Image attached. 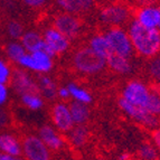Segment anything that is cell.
<instances>
[{
    "instance_id": "cell-1",
    "label": "cell",
    "mask_w": 160,
    "mask_h": 160,
    "mask_svg": "<svg viewBox=\"0 0 160 160\" xmlns=\"http://www.w3.org/2000/svg\"><path fill=\"white\" fill-rule=\"evenodd\" d=\"M128 34L133 46L134 54L144 59H151L160 55V32L148 29L132 19L128 25Z\"/></svg>"
},
{
    "instance_id": "cell-2",
    "label": "cell",
    "mask_w": 160,
    "mask_h": 160,
    "mask_svg": "<svg viewBox=\"0 0 160 160\" xmlns=\"http://www.w3.org/2000/svg\"><path fill=\"white\" fill-rule=\"evenodd\" d=\"M71 63L73 69L82 76H98L108 67L107 59L94 53L88 45L73 52Z\"/></svg>"
},
{
    "instance_id": "cell-3",
    "label": "cell",
    "mask_w": 160,
    "mask_h": 160,
    "mask_svg": "<svg viewBox=\"0 0 160 160\" xmlns=\"http://www.w3.org/2000/svg\"><path fill=\"white\" fill-rule=\"evenodd\" d=\"M98 18L105 27H124L133 19V10L121 0H113L100 8Z\"/></svg>"
},
{
    "instance_id": "cell-4",
    "label": "cell",
    "mask_w": 160,
    "mask_h": 160,
    "mask_svg": "<svg viewBox=\"0 0 160 160\" xmlns=\"http://www.w3.org/2000/svg\"><path fill=\"white\" fill-rule=\"evenodd\" d=\"M55 57L46 51H38L34 53H26L18 62V66L32 74H49L55 66Z\"/></svg>"
},
{
    "instance_id": "cell-5",
    "label": "cell",
    "mask_w": 160,
    "mask_h": 160,
    "mask_svg": "<svg viewBox=\"0 0 160 160\" xmlns=\"http://www.w3.org/2000/svg\"><path fill=\"white\" fill-rule=\"evenodd\" d=\"M110 46L111 54L133 58L134 49L128 30L123 27H109L103 32Z\"/></svg>"
},
{
    "instance_id": "cell-6",
    "label": "cell",
    "mask_w": 160,
    "mask_h": 160,
    "mask_svg": "<svg viewBox=\"0 0 160 160\" xmlns=\"http://www.w3.org/2000/svg\"><path fill=\"white\" fill-rule=\"evenodd\" d=\"M152 88L144 81L140 78H131L123 85L121 90V96L132 105L146 109Z\"/></svg>"
},
{
    "instance_id": "cell-7",
    "label": "cell",
    "mask_w": 160,
    "mask_h": 160,
    "mask_svg": "<svg viewBox=\"0 0 160 160\" xmlns=\"http://www.w3.org/2000/svg\"><path fill=\"white\" fill-rule=\"evenodd\" d=\"M118 105H119V109L123 112V114L127 115L129 119H131L132 121H134L143 128L153 130V129L160 127L159 118L150 114L143 108L132 105L129 102H127L126 100H123L122 98L118 100Z\"/></svg>"
},
{
    "instance_id": "cell-8",
    "label": "cell",
    "mask_w": 160,
    "mask_h": 160,
    "mask_svg": "<svg viewBox=\"0 0 160 160\" xmlns=\"http://www.w3.org/2000/svg\"><path fill=\"white\" fill-rule=\"evenodd\" d=\"M52 26L66 36L71 42L78 39L83 29L82 20L78 15L64 11H61L54 16Z\"/></svg>"
},
{
    "instance_id": "cell-9",
    "label": "cell",
    "mask_w": 160,
    "mask_h": 160,
    "mask_svg": "<svg viewBox=\"0 0 160 160\" xmlns=\"http://www.w3.org/2000/svg\"><path fill=\"white\" fill-rule=\"evenodd\" d=\"M42 35L45 42V51L51 54L52 56H62L71 49L72 42L59 30H57L55 27H46Z\"/></svg>"
},
{
    "instance_id": "cell-10",
    "label": "cell",
    "mask_w": 160,
    "mask_h": 160,
    "mask_svg": "<svg viewBox=\"0 0 160 160\" xmlns=\"http://www.w3.org/2000/svg\"><path fill=\"white\" fill-rule=\"evenodd\" d=\"M22 146L25 160H52V151L37 134H26L22 139Z\"/></svg>"
},
{
    "instance_id": "cell-11",
    "label": "cell",
    "mask_w": 160,
    "mask_h": 160,
    "mask_svg": "<svg viewBox=\"0 0 160 160\" xmlns=\"http://www.w3.org/2000/svg\"><path fill=\"white\" fill-rule=\"evenodd\" d=\"M49 118L52 126L55 127L63 134L68 133L75 126L68 103L64 101L53 103L49 110Z\"/></svg>"
},
{
    "instance_id": "cell-12",
    "label": "cell",
    "mask_w": 160,
    "mask_h": 160,
    "mask_svg": "<svg viewBox=\"0 0 160 160\" xmlns=\"http://www.w3.org/2000/svg\"><path fill=\"white\" fill-rule=\"evenodd\" d=\"M11 91L17 95H22L28 92L38 91L37 81L30 72L24 68H13L12 78L9 83Z\"/></svg>"
},
{
    "instance_id": "cell-13",
    "label": "cell",
    "mask_w": 160,
    "mask_h": 160,
    "mask_svg": "<svg viewBox=\"0 0 160 160\" xmlns=\"http://www.w3.org/2000/svg\"><path fill=\"white\" fill-rule=\"evenodd\" d=\"M133 19L144 28L157 29L160 20V6L156 3L139 6L133 10Z\"/></svg>"
},
{
    "instance_id": "cell-14",
    "label": "cell",
    "mask_w": 160,
    "mask_h": 160,
    "mask_svg": "<svg viewBox=\"0 0 160 160\" xmlns=\"http://www.w3.org/2000/svg\"><path fill=\"white\" fill-rule=\"evenodd\" d=\"M37 134L40 140L48 147L51 151H59L65 147L66 140H65L63 133L51 123H44L38 128Z\"/></svg>"
},
{
    "instance_id": "cell-15",
    "label": "cell",
    "mask_w": 160,
    "mask_h": 160,
    "mask_svg": "<svg viewBox=\"0 0 160 160\" xmlns=\"http://www.w3.org/2000/svg\"><path fill=\"white\" fill-rule=\"evenodd\" d=\"M0 152L15 158L22 157V139L12 131H0Z\"/></svg>"
},
{
    "instance_id": "cell-16",
    "label": "cell",
    "mask_w": 160,
    "mask_h": 160,
    "mask_svg": "<svg viewBox=\"0 0 160 160\" xmlns=\"http://www.w3.org/2000/svg\"><path fill=\"white\" fill-rule=\"evenodd\" d=\"M107 65L113 73L121 76H128L134 71V64L132 58L124 56H119L115 54H111L107 58Z\"/></svg>"
},
{
    "instance_id": "cell-17",
    "label": "cell",
    "mask_w": 160,
    "mask_h": 160,
    "mask_svg": "<svg viewBox=\"0 0 160 160\" xmlns=\"http://www.w3.org/2000/svg\"><path fill=\"white\" fill-rule=\"evenodd\" d=\"M36 81H37L38 92L42 94V96L46 101H55L57 99L58 85H57L56 81L54 80L51 75H38Z\"/></svg>"
},
{
    "instance_id": "cell-18",
    "label": "cell",
    "mask_w": 160,
    "mask_h": 160,
    "mask_svg": "<svg viewBox=\"0 0 160 160\" xmlns=\"http://www.w3.org/2000/svg\"><path fill=\"white\" fill-rule=\"evenodd\" d=\"M90 129L86 124L82 126H74V128L66 133V140L73 148L75 149H82L88 144L90 140Z\"/></svg>"
},
{
    "instance_id": "cell-19",
    "label": "cell",
    "mask_w": 160,
    "mask_h": 160,
    "mask_svg": "<svg viewBox=\"0 0 160 160\" xmlns=\"http://www.w3.org/2000/svg\"><path fill=\"white\" fill-rule=\"evenodd\" d=\"M95 0H75V1H66V0H56V5L64 12L80 15L90 11L93 8Z\"/></svg>"
},
{
    "instance_id": "cell-20",
    "label": "cell",
    "mask_w": 160,
    "mask_h": 160,
    "mask_svg": "<svg viewBox=\"0 0 160 160\" xmlns=\"http://www.w3.org/2000/svg\"><path fill=\"white\" fill-rule=\"evenodd\" d=\"M20 43L22 44L27 53L45 51V42L43 35L37 30H25L24 35L20 38Z\"/></svg>"
},
{
    "instance_id": "cell-21",
    "label": "cell",
    "mask_w": 160,
    "mask_h": 160,
    "mask_svg": "<svg viewBox=\"0 0 160 160\" xmlns=\"http://www.w3.org/2000/svg\"><path fill=\"white\" fill-rule=\"evenodd\" d=\"M19 101L26 110L30 112H39L45 108L46 100L38 91L28 92L19 96Z\"/></svg>"
},
{
    "instance_id": "cell-22",
    "label": "cell",
    "mask_w": 160,
    "mask_h": 160,
    "mask_svg": "<svg viewBox=\"0 0 160 160\" xmlns=\"http://www.w3.org/2000/svg\"><path fill=\"white\" fill-rule=\"evenodd\" d=\"M68 105H69L71 114H72L75 126L86 124V123L88 122V120L91 119L92 111H91V109H90V105H88V104L71 101L68 103Z\"/></svg>"
},
{
    "instance_id": "cell-23",
    "label": "cell",
    "mask_w": 160,
    "mask_h": 160,
    "mask_svg": "<svg viewBox=\"0 0 160 160\" xmlns=\"http://www.w3.org/2000/svg\"><path fill=\"white\" fill-rule=\"evenodd\" d=\"M88 46L94 53L105 59L111 55L110 46L103 32H95L92 35L88 40Z\"/></svg>"
},
{
    "instance_id": "cell-24",
    "label": "cell",
    "mask_w": 160,
    "mask_h": 160,
    "mask_svg": "<svg viewBox=\"0 0 160 160\" xmlns=\"http://www.w3.org/2000/svg\"><path fill=\"white\" fill-rule=\"evenodd\" d=\"M71 94V100L75 102H80V103L90 104L93 102V95L90 92L88 88L83 86L82 84H78L76 82H69L66 84Z\"/></svg>"
},
{
    "instance_id": "cell-25",
    "label": "cell",
    "mask_w": 160,
    "mask_h": 160,
    "mask_svg": "<svg viewBox=\"0 0 160 160\" xmlns=\"http://www.w3.org/2000/svg\"><path fill=\"white\" fill-rule=\"evenodd\" d=\"M3 52H5V56L7 61L16 65L18 64L20 58L27 53L22 44L20 43V40H9L5 45Z\"/></svg>"
},
{
    "instance_id": "cell-26",
    "label": "cell",
    "mask_w": 160,
    "mask_h": 160,
    "mask_svg": "<svg viewBox=\"0 0 160 160\" xmlns=\"http://www.w3.org/2000/svg\"><path fill=\"white\" fill-rule=\"evenodd\" d=\"M137 156L140 160H159L160 152L151 142H142L137 150Z\"/></svg>"
},
{
    "instance_id": "cell-27",
    "label": "cell",
    "mask_w": 160,
    "mask_h": 160,
    "mask_svg": "<svg viewBox=\"0 0 160 160\" xmlns=\"http://www.w3.org/2000/svg\"><path fill=\"white\" fill-rule=\"evenodd\" d=\"M6 32L11 40H20L24 35V25L18 20H10L6 25Z\"/></svg>"
},
{
    "instance_id": "cell-28",
    "label": "cell",
    "mask_w": 160,
    "mask_h": 160,
    "mask_svg": "<svg viewBox=\"0 0 160 160\" xmlns=\"http://www.w3.org/2000/svg\"><path fill=\"white\" fill-rule=\"evenodd\" d=\"M147 73L157 85H160V55L148 61Z\"/></svg>"
},
{
    "instance_id": "cell-29",
    "label": "cell",
    "mask_w": 160,
    "mask_h": 160,
    "mask_svg": "<svg viewBox=\"0 0 160 160\" xmlns=\"http://www.w3.org/2000/svg\"><path fill=\"white\" fill-rule=\"evenodd\" d=\"M146 110L150 114L160 118V94L157 91H155L153 88H152L149 101L146 105Z\"/></svg>"
},
{
    "instance_id": "cell-30",
    "label": "cell",
    "mask_w": 160,
    "mask_h": 160,
    "mask_svg": "<svg viewBox=\"0 0 160 160\" xmlns=\"http://www.w3.org/2000/svg\"><path fill=\"white\" fill-rule=\"evenodd\" d=\"M13 68L7 59L0 57V83L9 84L12 78Z\"/></svg>"
},
{
    "instance_id": "cell-31",
    "label": "cell",
    "mask_w": 160,
    "mask_h": 160,
    "mask_svg": "<svg viewBox=\"0 0 160 160\" xmlns=\"http://www.w3.org/2000/svg\"><path fill=\"white\" fill-rule=\"evenodd\" d=\"M11 88L9 84H3L0 83V108H5L7 103L10 100Z\"/></svg>"
},
{
    "instance_id": "cell-32",
    "label": "cell",
    "mask_w": 160,
    "mask_h": 160,
    "mask_svg": "<svg viewBox=\"0 0 160 160\" xmlns=\"http://www.w3.org/2000/svg\"><path fill=\"white\" fill-rule=\"evenodd\" d=\"M11 115L8 110L5 108H0V131L7 130L10 127Z\"/></svg>"
},
{
    "instance_id": "cell-33",
    "label": "cell",
    "mask_w": 160,
    "mask_h": 160,
    "mask_svg": "<svg viewBox=\"0 0 160 160\" xmlns=\"http://www.w3.org/2000/svg\"><path fill=\"white\" fill-rule=\"evenodd\" d=\"M22 3L32 9H40L45 7L48 0H22Z\"/></svg>"
},
{
    "instance_id": "cell-34",
    "label": "cell",
    "mask_w": 160,
    "mask_h": 160,
    "mask_svg": "<svg viewBox=\"0 0 160 160\" xmlns=\"http://www.w3.org/2000/svg\"><path fill=\"white\" fill-rule=\"evenodd\" d=\"M150 140L151 143L156 147V149L160 152V127L151 130V134H150Z\"/></svg>"
},
{
    "instance_id": "cell-35",
    "label": "cell",
    "mask_w": 160,
    "mask_h": 160,
    "mask_svg": "<svg viewBox=\"0 0 160 160\" xmlns=\"http://www.w3.org/2000/svg\"><path fill=\"white\" fill-rule=\"evenodd\" d=\"M57 99H59L61 101H64V102H66L67 100H71V94H69V90L67 88V85L58 86V90H57Z\"/></svg>"
},
{
    "instance_id": "cell-36",
    "label": "cell",
    "mask_w": 160,
    "mask_h": 160,
    "mask_svg": "<svg viewBox=\"0 0 160 160\" xmlns=\"http://www.w3.org/2000/svg\"><path fill=\"white\" fill-rule=\"evenodd\" d=\"M137 2V5L139 6H146V5H152L156 2V0H134Z\"/></svg>"
},
{
    "instance_id": "cell-37",
    "label": "cell",
    "mask_w": 160,
    "mask_h": 160,
    "mask_svg": "<svg viewBox=\"0 0 160 160\" xmlns=\"http://www.w3.org/2000/svg\"><path fill=\"white\" fill-rule=\"evenodd\" d=\"M118 160H131V155L127 151L122 152V153H120V155H119Z\"/></svg>"
},
{
    "instance_id": "cell-38",
    "label": "cell",
    "mask_w": 160,
    "mask_h": 160,
    "mask_svg": "<svg viewBox=\"0 0 160 160\" xmlns=\"http://www.w3.org/2000/svg\"><path fill=\"white\" fill-rule=\"evenodd\" d=\"M0 160H16L15 157H11V156L5 155V153H1L0 152Z\"/></svg>"
},
{
    "instance_id": "cell-39",
    "label": "cell",
    "mask_w": 160,
    "mask_h": 160,
    "mask_svg": "<svg viewBox=\"0 0 160 160\" xmlns=\"http://www.w3.org/2000/svg\"><path fill=\"white\" fill-rule=\"evenodd\" d=\"M153 90H155V91H157L158 93L160 94V85H157V84H156V86L153 88Z\"/></svg>"
},
{
    "instance_id": "cell-40",
    "label": "cell",
    "mask_w": 160,
    "mask_h": 160,
    "mask_svg": "<svg viewBox=\"0 0 160 160\" xmlns=\"http://www.w3.org/2000/svg\"><path fill=\"white\" fill-rule=\"evenodd\" d=\"M16 160H25L22 157H18V158H16Z\"/></svg>"
},
{
    "instance_id": "cell-41",
    "label": "cell",
    "mask_w": 160,
    "mask_h": 160,
    "mask_svg": "<svg viewBox=\"0 0 160 160\" xmlns=\"http://www.w3.org/2000/svg\"><path fill=\"white\" fill-rule=\"evenodd\" d=\"M157 29L160 32V20H159V24H158V27H157Z\"/></svg>"
},
{
    "instance_id": "cell-42",
    "label": "cell",
    "mask_w": 160,
    "mask_h": 160,
    "mask_svg": "<svg viewBox=\"0 0 160 160\" xmlns=\"http://www.w3.org/2000/svg\"><path fill=\"white\" fill-rule=\"evenodd\" d=\"M66 1H75V0H66Z\"/></svg>"
},
{
    "instance_id": "cell-43",
    "label": "cell",
    "mask_w": 160,
    "mask_h": 160,
    "mask_svg": "<svg viewBox=\"0 0 160 160\" xmlns=\"http://www.w3.org/2000/svg\"><path fill=\"white\" fill-rule=\"evenodd\" d=\"M121 1H123V0H121Z\"/></svg>"
}]
</instances>
